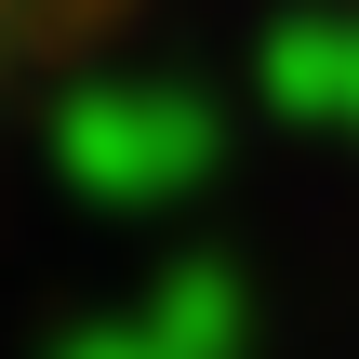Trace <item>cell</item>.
I'll list each match as a JSON object with an SVG mask.
<instances>
[{
	"mask_svg": "<svg viewBox=\"0 0 359 359\" xmlns=\"http://www.w3.org/2000/svg\"><path fill=\"white\" fill-rule=\"evenodd\" d=\"M0 27H13V0H0Z\"/></svg>",
	"mask_w": 359,
	"mask_h": 359,
	"instance_id": "obj_1",
	"label": "cell"
}]
</instances>
